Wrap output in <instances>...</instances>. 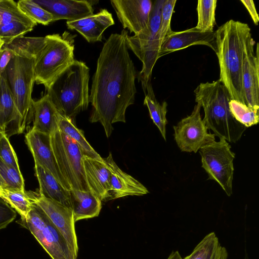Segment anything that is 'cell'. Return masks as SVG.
Here are the masks:
<instances>
[{
    "mask_svg": "<svg viewBox=\"0 0 259 259\" xmlns=\"http://www.w3.org/2000/svg\"><path fill=\"white\" fill-rule=\"evenodd\" d=\"M127 31L111 34L105 42L92 78L89 102L92 106L90 120L100 122L107 137L112 124L125 122V112L133 104L137 72L128 52Z\"/></svg>",
    "mask_w": 259,
    "mask_h": 259,
    "instance_id": "1",
    "label": "cell"
},
{
    "mask_svg": "<svg viewBox=\"0 0 259 259\" xmlns=\"http://www.w3.org/2000/svg\"><path fill=\"white\" fill-rule=\"evenodd\" d=\"M216 52L220 66L219 79L231 99L246 104L242 81L245 53L252 38L246 23L231 19L215 31Z\"/></svg>",
    "mask_w": 259,
    "mask_h": 259,
    "instance_id": "2",
    "label": "cell"
},
{
    "mask_svg": "<svg viewBox=\"0 0 259 259\" xmlns=\"http://www.w3.org/2000/svg\"><path fill=\"white\" fill-rule=\"evenodd\" d=\"M195 101L203 108V119L215 136L236 143L246 130L233 117L229 109V93L220 79L200 83L194 91Z\"/></svg>",
    "mask_w": 259,
    "mask_h": 259,
    "instance_id": "3",
    "label": "cell"
},
{
    "mask_svg": "<svg viewBox=\"0 0 259 259\" xmlns=\"http://www.w3.org/2000/svg\"><path fill=\"white\" fill-rule=\"evenodd\" d=\"M90 69L81 61H74L54 80L47 93L59 113L72 119L88 109Z\"/></svg>",
    "mask_w": 259,
    "mask_h": 259,
    "instance_id": "4",
    "label": "cell"
},
{
    "mask_svg": "<svg viewBox=\"0 0 259 259\" xmlns=\"http://www.w3.org/2000/svg\"><path fill=\"white\" fill-rule=\"evenodd\" d=\"M35 60L34 58L13 55L4 72L17 110L15 134L23 133L32 118Z\"/></svg>",
    "mask_w": 259,
    "mask_h": 259,
    "instance_id": "5",
    "label": "cell"
},
{
    "mask_svg": "<svg viewBox=\"0 0 259 259\" xmlns=\"http://www.w3.org/2000/svg\"><path fill=\"white\" fill-rule=\"evenodd\" d=\"M76 35L65 31L62 35L46 36V42L35 61L34 79L46 91L57 77L75 60L74 38Z\"/></svg>",
    "mask_w": 259,
    "mask_h": 259,
    "instance_id": "6",
    "label": "cell"
},
{
    "mask_svg": "<svg viewBox=\"0 0 259 259\" xmlns=\"http://www.w3.org/2000/svg\"><path fill=\"white\" fill-rule=\"evenodd\" d=\"M165 1H154L148 26L138 34L127 38L128 49L142 63V70L137 74V77L141 82L144 94L148 84L151 82L153 67L159 59L160 47L157 33Z\"/></svg>",
    "mask_w": 259,
    "mask_h": 259,
    "instance_id": "7",
    "label": "cell"
},
{
    "mask_svg": "<svg viewBox=\"0 0 259 259\" xmlns=\"http://www.w3.org/2000/svg\"><path fill=\"white\" fill-rule=\"evenodd\" d=\"M50 136L59 169L71 189L90 191L84 170L83 155L76 142L59 128Z\"/></svg>",
    "mask_w": 259,
    "mask_h": 259,
    "instance_id": "8",
    "label": "cell"
},
{
    "mask_svg": "<svg viewBox=\"0 0 259 259\" xmlns=\"http://www.w3.org/2000/svg\"><path fill=\"white\" fill-rule=\"evenodd\" d=\"M18 222L31 233L52 259H76L63 236L35 203L27 217Z\"/></svg>",
    "mask_w": 259,
    "mask_h": 259,
    "instance_id": "9",
    "label": "cell"
},
{
    "mask_svg": "<svg viewBox=\"0 0 259 259\" xmlns=\"http://www.w3.org/2000/svg\"><path fill=\"white\" fill-rule=\"evenodd\" d=\"M224 139L214 141L199 149L202 167L208 175L207 180L216 181L228 196L232 194L233 160L235 154Z\"/></svg>",
    "mask_w": 259,
    "mask_h": 259,
    "instance_id": "10",
    "label": "cell"
},
{
    "mask_svg": "<svg viewBox=\"0 0 259 259\" xmlns=\"http://www.w3.org/2000/svg\"><path fill=\"white\" fill-rule=\"evenodd\" d=\"M201 106L197 104L191 114L174 126L175 140L182 152L196 153L203 146L215 141L200 115Z\"/></svg>",
    "mask_w": 259,
    "mask_h": 259,
    "instance_id": "11",
    "label": "cell"
},
{
    "mask_svg": "<svg viewBox=\"0 0 259 259\" xmlns=\"http://www.w3.org/2000/svg\"><path fill=\"white\" fill-rule=\"evenodd\" d=\"M34 203L47 214L67 242L70 249L77 257L78 247L75 230L73 210L62 204L34 193Z\"/></svg>",
    "mask_w": 259,
    "mask_h": 259,
    "instance_id": "12",
    "label": "cell"
},
{
    "mask_svg": "<svg viewBox=\"0 0 259 259\" xmlns=\"http://www.w3.org/2000/svg\"><path fill=\"white\" fill-rule=\"evenodd\" d=\"M117 18L123 29L137 34L144 29L149 21L153 6L151 0H111Z\"/></svg>",
    "mask_w": 259,
    "mask_h": 259,
    "instance_id": "13",
    "label": "cell"
},
{
    "mask_svg": "<svg viewBox=\"0 0 259 259\" xmlns=\"http://www.w3.org/2000/svg\"><path fill=\"white\" fill-rule=\"evenodd\" d=\"M25 142L34 162L49 171L65 189L71 190L59 169L51 145V136L31 129L25 135Z\"/></svg>",
    "mask_w": 259,
    "mask_h": 259,
    "instance_id": "14",
    "label": "cell"
},
{
    "mask_svg": "<svg viewBox=\"0 0 259 259\" xmlns=\"http://www.w3.org/2000/svg\"><path fill=\"white\" fill-rule=\"evenodd\" d=\"M194 45H204L216 52L215 31L203 32L195 27L181 31H172L165 38L158 58Z\"/></svg>",
    "mask_w": 259,
    "mask_h": 259,
    "instance_id": "15",
    "label": "cell"
},
{
    "mask_svg": "<svg viewBox=\"0 0 259 259\" xmlns=\"http://www.w3.org/2000/svg\"><path fill=\"white\" fill-rule=\"evenodd\" d=\"M242 81L246 105L259 107V44L253 38L245 55Z\"/></svg>",
    "mask_w": 259,
    "mask_h": 259,
    "instance_id": "16",
    "label": "cell"
},
{
    "mask_svg": "<svg viewBox=\"0 0 259 259\" xmlns=\"http://www.w3.org/2000/svg\"><path fill=\"white\" fill-rule=\"evenodd\" d=\"M51 13L53 21H76L94 14L93 6L99 2L87 0H34Z\"/></svg>",
    "mask_w": 259,
    "mask_h": 259,
    "instance_id": "17",
    "label": "cell"
},
{
    "mask_svg": "<svg viewBox=\"0 0 259 259\" xmlns=\"http://www.w3.org/2000/svg\"><path fill=\"white\" fill-rule=\"evenodd\" d=\"M83 167L90 191L101 201L109 200L111 169L103 158L93 159L83 156Z\"/></svg>",
    "mask_w": 259,
    "mask_h": 259,
    "instance_id": "18",
    "label": "cell"
},
{
    "mask_svg": "<svg viewBox=\"0 0 259 259\" xmlns=\"http://www.w3.org/2000/svg\"><path fill=\"white\" fill-rule=\"evenodd\" d=\"M104 159L111 171L109 200L128 196H143L149 193L143 184L117 166L111 152L107 157Z\"/></svg>",
    "mask_w": 259,
    "mask_h": 259,
    "instance_id": "19",
    "label": "cell"
},
{
    "mask_svg": "<svg viewBox=\"0 0 259 259\" xmlns=\"http://www.w3.org/2000/svg\"><path fill=\"white\" fill-rule=\"evenodd\" d=\"M114 24L112 15L106 9L76 21L66 22L69 29L76 30L89 42L101 41L104 31Z\"/></svg>",
    "mask_w": 259,
    "mask_h": 259,
    "instance_id": "20",
    "label": "cell"
},
{
    "mask_svg": "<svg viewBox=\"0 0 259 259\" xmlns=\"http://www.w3.org/2000/svg\"><path fill=\"white\" fill-rule=\"evenodd\" d=\"M59 114V112L48 94H46L38 100H33V126L31 129L51 135L58 128Z\"/></svg>",
    "mask_w": 259,
    "mask_h": 259,
    "instance_id": "21",
    "label": "cell"
},
{
    "mask_svg": "<svg viewBox=\"0 0 259 259\" xmlns=\"http://www.w3.org/2000/svg\"><path fill=\"white\" fill-rule=\"evenodd\" d=\"M34 169L37 178L40 195L72 209L70 191L65 189L47 169L35 163Z\"/></svg>",
    "mask_w": 259,
    "mask_h": 259,
    "instance_id": "22",
    "label": "cell"
},
{
    "mask_svg": "<svg viewBox=\"0 0 259 259\" xmlns=\"http://www.w3.org/2000/svg\"><path fill=\"white\" fill-rule=\"evenodd\" d=\"M70 197L75 222L99 215L101 201L90 191L71 189Z\"/></svg>",
    "mask_w": 259,
    "mask_h": 259,
    "instance_id": "23",
    "label": "cell"
},
{
    "mask_svg": "<svg viewBox=\"0 0 259 259\" xmlns=\"http://www.w3.org/2000/svg\"><path fill=\"white\" fill-rule=\"evenodd\" d=\"M17 119L15 103L4 72L0 78V128L6 133L12 126L11 135H14Z\"/></svg>",
    "mask_w": 259,
    "mask_h": 259,
    "instance_id": "24",
    "label": "cell"
},
{
    "mask_svg": "<svg viewBox=\"0 0 259 259\" xmlns=\"http://www.w3.org/2000/svg\"><path fill=\"white\" fill-rule=\"evenodd\" d=\"M46 42V37L21 36L4 44L1 49L8 50L13 55L34 58L41 53ZM36 61V60H35Z\"/></svg>",
    "mask_w": 259,
    "mask_h": 259,
    "instance_id": "25",
    "label": "cell"
},
{
    "mask_svg": "<svg viewBox=\"0 0 259 259\" xmlns=\"http://www.w3.org/2000/svg\"><path fill=\"white\" fill-rule=\"evenodd\" d=\"M228 252L214 232L206 235L184 259H227Z\"/></svg>",
    "mask_w": 259,
    "mask_h": 259,
    "instance_id": "26",
    "label": "cell"
},
{
    "mask_svg": "<svg viewBox=\"0 0 259 259\" xmlns=\"http://www.w3.org/2000/svg\"><path fill=\"white\" fill-rule=\"evenodd\" d=\"M58 125L61 132L76 142L84 156L99 160L103 159L90 145L84 136L83 132L76 126L73 120L59 113Z\"/></svg>",
    "mask_w": 259,
    "mask_h": 259,
    "instance_id": "27",
    "label": "cell"
},
{
    "mask_svg": "<svg viewBox=\"0 0 259 259\" xmlns=\"http://www.w3.org/2000/svg\"><path fill=\"white\" fill-rule=\"evenodd\" d=\"M145 95L144 105L147 107L151 119L159 129L164 140L166 141V126L167 124L166 119L167 103L164 101L162 104H160L157 101L151 82L147 85Z\"/></svg>",
    "mask_w": 259,
    "mask_h": 259,
    "instance_id": "28",
    "label": "cell"
},
{
    "mask_svg": "<svg viewBox=\"0 0 259 259\" xmlns=\"http://www.w3.org/2000/svg\"><path fill=\"white\" fill-rule=\"evenodd\" d=\"M1 197L21 215V218L27 217L35 199L33 192L13 189H3Z\"/></svg>",
    "mask_w": 259,
    "mask_h": 259,
    "instance_id": "29",
    "label": "cell"
},
{
    "mask_svg": "<svg viewBox=\"0 0 259 259\" xmlns=\"http://www.w3.org/2000/svg\"><path fill=\"white\" fill-rule=\"evenodd\" d=\"M217 0H199L196 11L197 23L196 28L203 32L213 31L215 25Z\"/></svg>",
    "mask_w": 259,
    "mask_h": 259,
    "instance_id": "30",
    "label": "cell"
},
{
    "mask_svg": "<svg viewBox=\"0 0 259 259\" xmlns=\"http://www.w3.org/2000/svg\"><path fill=\"white\" fill-rule=\"evenodd\" d=\"M229 109L236 121L246 127L256 125L259 121V107H251L238 101L231 99Z\"/></svg>",
    "mask_w": 259,
    "mask_h": 259,
    "instance_id": "31",
    "label": "cell"
},
{
    "mask_svg": "<svg viewBox=\"0 0 259 259\" xmlns=\"http://www.w3.org/2000/svg\"><path fill=\"white\" fill-rule=\"evenodd\" d=\"M1 25L13 22H22L35 26L37 24L30 20L13 0H0Z\"/></svg>",
    "mask_w": 259,
    "mask_h": 259,
    "instance_id": "32",
    "label": "cell"
},
{
    "mask_svg": "<svg viewBox=\"0 0 259 259\" xmlns=\"http://www.w3.org/2000/svg\"><path fill=\"white\" fill-rule=\"evenodd\" d=\"M17 3L21 11L36 24L47 25L54 22L53 15L34 0H20Z\"/></svg>",
    "mask_w": 259,
    "mask_h": 259,
    "instance_id": "33",
    "label": "cell"
},
{
    "mask_svg": "<svg viewBox=\"0 0 259 259\" xmlns=\"http://www.w3.org/2000/svg\"><path fill=\"white\" fill-rule=\"evenodd\" d=\"M0 178L4 184L3 189L25 191L24 181L21 171L6 164L1 158Z\"/></svg>",
    "mask_w": 259,
    "mask_h": 259,
    "instance_id": "34",
    "label": "cell"
},
{
    "mask_svg": "<svg viewBox=\"0 0 259 259\" xmlns=\"http://www.w3.org/2000/svg\"><path fill=\"white\" fill-rule=\"evenodd\" d=\"M35 26L22 22H13L0 26V39L4 44L17 37L23 36L33 30Z\"/></svg>",
    "mask_w": 259,
    "mask_h": 259,
    "instance_id": "35",
    "label": "cell"
},
{
    "mask_svg": "<svg viewBox=\"0 0 259 259\" xmlns=\"http://www.w3.org/2000/svg\"><path fill=\"white\" fill-rule=\"evenodd\" d=\"M0 158L6 164L20 170L16 154L4 132L0 136Z\"/></svg>",
    "mask_w": 259,
    "mask_h": 259,
    "instance_id": "36",
    "label": "cell"
},
{
    "mask_svg": "<svg viewBox=\"0 0 259 259\" xmlns=\"http://www.w3.org/2000/svg\"><path fill=\"white\" fill-rule=\"evenodd\" d=\"M16 217V210L0 196V230L5 228Z\"/></svg>",
    "mask_w": 259,
    "mask_h": 259,
    "instance_id": "37",
    "label": "cell"
},
{
    "mask_svg": "<svg viewBox=\"0 0 259 259\" xmlns=\"http://www.w3.org/2000/svg\"><path fill=\"white\" fill-rule=\"evenodd\" d=\"M240 2L247 10L254 24L257 25L259 22V16L253 1L252 0H240Z\"/></svg>",
    "mask_w": 259,
    "mask_h": 259,
    "instance_id": "38",
    "label": "cell"
},
{
    "mask_svg": "<svg viewBox=\"0 0 259 259\" xmlns=\"http://www.w3.org/2000/svg\"><path fill=\"white\" fill-rule=\"evenodd\" d=\"M13 56L12 53L9 50L1 49L0 56V76L5 72L8 63Z\"/></svg>",
    "mask_w": 259,
    "mask_h": 259,
    "instance_id": "39",
    "label": "cell"
},
{
    "mask_svg": "<svg viewBox=\"0 0 259 259\" xmlns=\"http://www.w3.org/2000/svg\"><path fill=\"white\" fill-rule=\"evenodd\" d=\"M167 259H182V258L178 251H173Z\"/></svg>",
    "mask_w": 259,
    "mask_h": 259,
    "instance_id": "40",
    "label": "cell"
},
{
    "mask_svg": "<svg viewBox=\"0 0 259 259\" xmlns=\"http://www.w3.org/2000/svg\"><path fill=\"white\" fill-rule=\"evenodd\" d=\"M3 189H4V184H3V183L0 178V196L2 194Z\"/></svg>",
    "mask_w": 259,
    "mask_h": 259,
    "instance_id": "41",
    "label": "cell"
},
{
    "mask_svg": "<svg viewBox=\"0 0 259 259\" xmlns=\"http://www.w3.org/2000/svg\"><path fill=\"white\" fill-rule=\"evenodd\" d=\"M3 44H4L3 41L1 39H0V50H1Z\"/></svg>",
    "mask_w": 259,
    "mask_h": 259,
    "instance_id": "42",
    "label": "cell"
},
{
    "mask_svg": "<svg viewBox=\"0 0 259 259\" xmlns=\"http://www.w3.org/2000/svg\"><path fill=\"white\" fill-rule=\"evenodd\" d=\"M3 132H4L0 128V136Z\"/></svg>",
    "mask_w": 259,
    "mask_h": 259,
    "instance_id": "43",
    "label": "cell"
},
{
    "mask_svg": "<svg viewBox=\"0 0 259 259\" xmlns=\"http://www.w3.org/2000/svg\"><path fill=\"white\" fill-rule=\"evenodd\" d=\"M244 259H249L247 256H246Z\"/></svg>",
    "mask_w": 259,
    "mask_h": 259,
    "instance_id": "44",
    "label": "cell"
},
{
    "mask_svg": "<svg viewBox=\"0 0 259 259\" xmlns=\"http://www.w3.org/2000/svg\"><path fill=\"white\" fill-rule=\"evenodd\" d=\"M1 49L0 50V56H1ZM0 78H1V76H0Z\"/></svg>",
    "mask_w": 259,
    "mask_h": 259,
    "instance_id": "45",
    "label": "cell"
},
{
    "mask_svg": "<svg viewBox=\"0 0 259 259\" xmlns=\"http://www.w3.org/2000/svg\"><path fill=\"white\" fill-rule=\"evenodd\" d=\"M0 26H1V21H0Z\"/></svg>",
    "mask_w": 259,
    "mask_h": 259,
    "instance_id": "46",
    "label": "cell"
}]
</instances>
